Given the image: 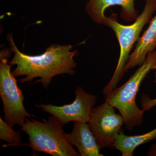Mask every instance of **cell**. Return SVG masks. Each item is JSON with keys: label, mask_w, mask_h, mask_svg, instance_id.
I'll return each mask as SVG.
<instances>
[{"label": "cell", "mask_w": 156, "mask_h": 156, "mask_svg": "<svg viewBox=\"0 0 156 156\" xmlns=\"http://www.w3.org/2000/svg\"><path fill=\"white\" fill-rule=\"evenodd\" d=\"M151 70H156V50L148 53L143 63L125 83L105 96V101L119 110L128 131H132L143 122L144 112L136 105V97L142 81Z\"/></svg>", "instance_id": "2"}, {"label": "cell", "mask_w": 156, "mask_h": 156, "mask_svg": "<svg viewBox=\"0 0 156 156\" xmlns=\"http://www.w3.org/2000/svg\"><path fill=\"white\" fill-rule=\"evenodd\" d=\"M75 93V100L70 104L58 106L40 104L36 106L56 117L63 126L70 122L88 123L92 108L97 102V97L85 92L81 87L76 89Z\"/></svg>", "instance_id": "7"}, {"label": "cell", "mask_w": 156, "mask_h": 156, "mask_svg": "<svg viewBox=\"0 0 156 156\" xmlns=\"http://www.w3.org/2000/svg\"><path fill=\"white\" fill-rule=\"evenodd\" d=\"M0 139L11 145L21 144V135L19 131H14L12 127L0 118Z\"/></svg>", "instance_id": "12"}, {"label": "cell", "mask_w": 156, "mask_h": 156, "mask_svg": "<svg viewBox=\"0 0 156 156\" xmlns=\"http://www.w3.org/2000/svg\"><path fill=\"white\" fill-rule=\"evenodd\" d=\"M145 6L141 14L130 25L119 23L117 14L112 13L110 17H105L103 25L111 29L115 34L120 48L118 64L112 79L104 87V95L106 96L113 91L122 80L125 73V68L130 56V52L136 42L138 41L144 27L150 21L156 11V0H145Z\"/></svg>", "instance_id": "3"}, {"label": "cell", "mask_w": 156, "mask_h": 156, "mask_svg": "<svg viewBox=\"0 0 156 156\" xmlns=\"http://www.w3.org/2000/svg\"><path fill=\"white\" fill-rule=\"evenodd\" d=\"M147 155L148 156H156V143L153 144L148 151Z\"/></svg>", "instance_id": "14"}, {"label": "cell", "mask_w": 156, "mask_h": 156, "mask_svg": "<svg viewBox=\"0 0 156 156\" xmlns=\"http://www.w3.org/2000/svg\"><path fill=\"white\" fill-rule=\"evenodd\" d=\"M156 49V15L151 20L147 29L137 42L135 49L130 54L125 72L142 65L148 53Z\"/></svg>", "instance_id": "10"}, {"label": "cell", "mask_w": 156, "mask_h": 156, "mask_svg": "<svg viewBox=\"0 0 156 156\" xmlns=\"http://www.w3.org/2000/svg\"><path fill=\"white\" fill-rule=\"evenodd\" d=\"M90 130L100 148L114 147L117 136L125 124L121 114L106 101L91 111L89 122Z\"/></svg>", "instance_id": "6"}, {"label": "cell", "mask_w": 156, "mask_h": 156, "mask_svg": "<svg viewBox=\"0 0 156 156\" xmlns=\"http://www.w3.org/2000/svg\"><path fill=\"white\" fill-rule=\"evenodd\" d=\"M64 136L71 145L77 148L80 156H104L88 123L74 122L73 131L69 134L64 132Z\"/></svg>", "instance_id": "9"}, {"label": "cell", "mask_w": 156, "mask_h": 156, "mask_svg": "<svg viewBox=\"0 0 156 156\" xmlns=\"http://www.w3.org/2000/svg\"><path fill=\"white\" fill-rule=\"evenodd\" d=\"M156 72H155V76H154V82L156 83V70H155Z\"/></svg>", "instance_id": "15"}, {"label": "cell", "mask_w": 156, "mask_h": 156, "mask_svg": "<svg viewBox=\"0 0 156 156\" xmlns=\"http://www.w3.org/2000/svg\"><path fill=\"white\" fill-rule=\"evenodd\" d=\"M155 139L156 128L147 133L134 136H128L121 131L113 148L121 152L122 156H132L137 147Z\"/></svg>", "instance_id": "11"}, {"label": "cell", "mask_w": 156, "mask_h": 156, "mask_svg": "<svg viewBox=\"0 0 156 156\" xmlns=\"http://www.w3.org/2000/svg\"><path fill=\"white\" fill-rule=\"evenodd\" d=\"M135 0H89L86 5V10L89 17L94 22L103 24L105 18V9L111 6L121 7V16L126 21H134L138 17V12L135 9Z\"/></svg>", "instance_id": "8"}, {"label": "cell", "mask_w": 156, "mask_h": 156, "mask_svg": "<svg viewBox=\"0 0 156 156\" xmlns=\"http://www.w3.org/2000/svg\"><path fill=\"white\" fill-rule=\"evenodd\" d=\"M26 118L21 131L29 136L28 145L34 152H44L53 156H80L68 142L63 125L54 116L40 122Z\"/></svg>", "instance_id": "4"}, {"label": "cell", "mask_w": 156, "mask_h": 156, "mask_svg": "<svg viewBox=\"0 0 156 156\" xmlns=\"http://www.w3.org/2000/svg\"><path fill=\"white\" fill-rule=\"evenodd\" d=\"M12 52L11 48L3 49L0 52V95L4 106L5 121L13 127L16 125L22 126L26 118L33 115L26 110L23 102L24 96L11 73L12 66L8 63Z\"/></svg>", "instance_id": "5"}, {"label": "cell", "mask_w": 156, "mask_h": 156, "mask_svg": "<svg viewBox=\"0 0 156 156\" xmlns=\"http://www.w3.org/2000/svg\"><path fill=\"white\" fill-rule=\"evenodd\" d=\"M7 40L11 51L14 53L9 64L12 66H17L12 72V75L15 77L26 76L25 78L19 80L21 83L31 82L35 78L40 77L41 79L35 83H41L45 89H48L53 77L64 74L71 76L75 74V69L76 64L73 58L78 54V51H71V45L53 44L41 55L30 56L18 50L13 41V34L9 33Z\"/></svg>", "instance_id": "1"}, {"label": "cell", "mask_w": 156, "mask_h": 156, "mask_svg": "<svg viewBox=\"0 0 156 156\" xmlns=\"http://www.w3.org/2000/svg\"><path fill=\"white\" fill-rule=\"evenodd\" d=\"M140 104L144 112L150 110L156 106V98H151L147 95L143 94L140 98Z\"/></svg>", "instance_id": "13"}]
</instances>
